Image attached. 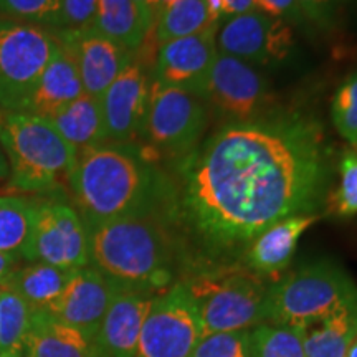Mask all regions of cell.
<instances>
[{
	"instance_id": "cell-1",
	"label": "cell",
	"mask_w": 357,
	"mask_h": 357,
	"mask_svg": "<svg viewBox=\"0 0 357 357\" xmlns=\"http://www.w3.org/2000/svg\"><path fill=\"white\" fill-rule=\"evenodd\" d=\"M166 217L190 273L242 265L273 223L318 215L328 202L333 153L314 116L273 111L225 123L177 160Z\"/></svg>"
},
{
	"instance_id": "cell-2",
	"label": "cell",
	"mask_w": 357,
	"mask_h": 357,
	"mask_svg": "<svg viewBox=\"0 0 357 357\" xmlns=\"http://www.w3.org/2000/svg\"><path fill=\"white\" fill-rule=\"evenodd\" d=\"M68 184L84 223L149 213L166 217L171 197L169 177L137 142H102L79 149Z\"/></svg>"
},
{
	"instance_id": "cell-3",
	"label": "cell",
	"mask_w": 357,
	"mask_h": 357,
	"mask_svg": "<svg viewBox=\"0 0 357 357\" xmlns=\"http://www.w3.org/2000/svg\"><path fill=\"white\" fill-rule=\"evenodd\" d=\"M84 225L89 266L116 287L159 294L176 283L177 270L184 268L181 242L160 213Z\"/></svg>"
},
{
	"instance_id": "cell-4",
	"label": "cell",
	"mask_w": 357,
	"mask_h": 357,
	"mask_svg": "<svg viewBox=\"0 0 357 357\" xmlns=\"http://www.w3.org/2000/svg\"><path fill=\"white\" fill-rule=\"evenodd\" d=\"M0 146L8 159L10 185L24 192L56 190L68 181L78 149L56 131L48 118L0 109Z\"/></svg>"
},
{
	"instance_id": "cell-5",
	"label": "cell",
	"mask_w": 357,
	"mask_h": 357,
	"mask_svg": "<svg viewBox=\"0 0 357 357\" xmlns=\"http://www.w3.org/2000/svg\"><path fill=\"white\" fill-rule=\"evenodd\" d=\"M357 293V284L337 261L316 260L268 288L263 323L310 329Z\"/></svg>"
},
{
	"instance_id": "cell-6",
	"label": "cell",
	"mask_w": 357,
	"mask_h": 357,
	"mask_svg": "<svg viewBox=\"0 0 357 357\" xmlns=\"http://www.w3.org/2000/svg\"><path fill=\"white\" fill-rule=\"evenodd\" d=\"M181 281H184L194 296L204 336L245 331L263 323L270 287L245 265L195 271Z\"/></svg>"
},
{
	"instance_id": "cell-7",
	"label": "cell",
	"mask_w": 357,
	"mask_h": 357,
	"mask_svg": "<svg viewBox=\"0 0 357 357\" xmlns=\"http://www.w3.org/2000/svg\"><path fill=\"white\" fill-rule=\"evenodd\" d=\"M56 45L47 26L0 17V109L25 113Z\"/></svg>"
},
{
	"instance_id": "cell-8",
	"label": "cell",
	"mask_w": 357,
	"mask_h": 357,
	"mask_svg": "<svg viewBox=\"0 0 357 357\" xmlns=\"http://www.w3.org/2000/svg\"><path fill=\"white\" fill-rule=\"evenodd\" d=\"M208 126V106L189 93L153 82L149 109L142 131L146 149L158 155L182 159L199 146Z\"/></svg>"
},
{
	"instance_id": "cell-9",
	"label": "cell",
	"mask_w": 357,
	"mask_h": 357,
	"mask_svg": "<svg viewBox=\"0 0 357 357\" xmlns=\"http://www.w3.org/2000/svg\"><path fill=\"white\" fill-rule=\"evenodd\" d=\"M202 337L197 305L178 280L154 296L134 357H190Z\"/></svg>"
},
{
	"instance_id": "cell-10",
	"label": "cell",
	"mask_w": 357,
	"mask_h": 357,
	"mask_svg": "<svg viewBox=\"0 0 357 357\" xmlns=\"http://www.w3.org/2000/svg\"><path fill=\"white\" fill-rule=\"evenodd\" d=\"M30 263H47L66 270L89 265L88 231L82 215L61 197L35 202Z\"/></svg>"
},
{
	"instance_id": "cell-11",
	"label": "cell",
	"mask_w": 357,
	"mask_h": 357,
	"mask_svg": "<svg viewBox=\"0 0 357 357\" xmlns=\"http://www.w3.org/2000/svg\"><path fill=\"white\" fill-rule=\"evenodd\" d=\"M205 101L227 123H238L270 113L273 96L257 66L218 52Z\"/></svg>"
},
{
	"instance_id": "cell-12",
	"label": "cell",
	"mask_w": 357,
	"mask_h": 357,
	"mask_svg": "<svg viewBox=\"0 0 357 357\" xmlns=\"http://www.w3.org/2000/svg\"><path fill=\"white\" fill-rule=\"evenodd\" d=\"M217 48L253 66L281 63L293 47V30L288 22L257 8L222 20L217 25Z\"/></svg>"
},
{
	"instance_id": "cell-13",
	"label": "cell",
	"mask_w": 357,
	"mask_h": 357,
	"mask_svg": "<svg viewBox=\"0 0 357 357\" xmlns=\"http://www.w3.org/2000/svg\"><path fill=\"white\" fill-rule=\"evenodd\" d=\"M215 35L217 25H211L190 37L158 45L153 82L181 89L205 101L208 79L218 55Z\"/></svg>"
},
{
	"instance_id": "cell-14",
	"label": "cell",
	"mask_w": 357,
	"mask_h": 357,
	"mask_svg": "<svg viewBox=\"0 0 357 357\" xmlns=\"http://www.w3.org/2000/svg\"><path fill=\"white\" fill-rule=\"evenodd\" d=\"M151 88L153 79L149 71L144 60L136 53L131 63L100 96L106 141L134 144L142 139Z\"/></svg>"
},
{
	"instance_id": "cell-15",
	"label": "cell",
	"mask_w": 357,
	"mask_h": 357,
	"mask_svg": "<svg viewBox=\"0 0 357 357\" xmlns=\"http://www.w3.org/2000/svg\"><path fill=\"white\" fill-rule=\"evenodd\" d=\"M53 35L73 58L84 93L89 96L100 98L136 56V52L105 37L93 26L55 30Z\"/></svg>"
},
{
	"instance_id": "cell-16",
	"label": "cell",
	"mask_w": 357,
	"mask_h": 357,
	"mask_svg": "<svg viewBox=\"0 0 357 357\" xmlns=\"http://www.w3.org/2000/svg\"><path fill=\"white\" fill-rule=\"evenodd\" d=\"M118 288L96 268L89 265L78 268L56 301L45 312L96 341L98 329Z\"/></svg>"
},
{
	"instance_id": "cell-17",
	"label": "cell",
	"mask_w": 357,
	"mask_h": 357,
	"mask_svg": "<svg viewBox=\"0 0 357 357\" xmlns=\"http://www.w3.org/2000/svg\"><path fill=\"white\" fill-rule=\"evenodd\" d=\"M154 296L141 289L118 288L96 334L100 357H134Z\"/></svg>"
},
{
	"instance_id": "cell-18",
	"label": "cell",
	"mask_w": 357,
	"mask_h": 357,
	"mask_svg": "<svg viewBox=\"0 0 357 357\" xmlns=\"http://www.w3.org/2000/svg\"><path fill=\"white\" fill-rule=\"evenodd\" d=\"M318 218L319 215H296L268 227L248 245L243 265L261 278L280 275L291 263L301 235Z\"/></svg>"
},
{
	"instance_id": "cell-19",
	"label": "cell",
	"mask_w": 357,
	"mask_h": 357,
	"mask_svg": "<svg viewBox=\"0 0 357 357\" xmlns=\"http://www.w3.org/2000/svg\"><path fill=\"white\" fill-rule=\"evenodd\" d=\"M82 95H84V89L77 65L70 53L58 43L25 113L50 119Z\"/></svg>"
},
{
	"instance_id": "cell-20",
	"label": "cell",
	"mask_w": 357,
	"mask_h": 357,
	"mask_svg": "<svg viewBox=\"0 0 357 357\" xmlns=\"http://www.w3.org/2000/svg\"><path fill=\"white\" fill-rule=\"evenodd\" d=\"M24 357H100L95 339L45 311L33 312Z\"/></svg>"
},
{
	"instance_id": "cell-21",
	"label": "cell",
	"mask_w": 357,
	"mask_h": 357,
	"mask_svg": "<svg viewBox=\"0 0 357 357\" xmlns=\"http://www.w3.org/2000/svg\"><path fill=\"white\" fill-rule=\"evenodd\" d=\"M75 270L58 268L47 263H30L19 266L0 287L17 293L33 312L48 311L63 291Z\"/></svg>"
},
{
	"instance_id": "cell-22",
	"label": "cell",
	"mask_w": 357,
	"mask_h": 357,
	"mask_svg": "<svg viewBox=\"0 0 357 357\" xmlns=\"http://www.w3.org/2000/svg\"><path fill=\"white\" fill-rule=\"evenodd\" d=\"M357 339V293L306 331V357H346Z\"/></svg>"
},
{
	"instance_id": "cell-23",
	"label": "cell",
	"mask_w": 357,
	"mask_h": 357,
	"mask_svg": "<svg viewBox=\"0 0 357 357\" xmlns=\"http://www.w3.org/2000/svg\"><path fill=\"white\" fill-rule=\"evenodd\" d=\"M89 26L131 52L139 50L153 29L132 0H98L95 20Z\"/></svg>"
},
{
	"instance_id": "cell-24",
	"label": "cell",
	"mask_w": 357,
	"mask_h": 357,
	"mask_svg": "<svg viewBox=\"0 0 357 357\" xmlns=\"http://www.w3.org/2000/svg\"><path fill=\"white\" fill-rule=\"evenodd\" d=\"M50 121L56 131L78 151L108 142L100 98L89 96L86 93L50 118Z\"/></svg>"
},
{
	"instance_id": "cell-25",
	"label": "cell",
	"mask_w": 357,
	"mask_h": 357,
	"mask_svg": "<svg viewBox=\"0 0 357 357\" xmlns=\"http://www.w3.org/2000/svg\"><path fill=\"white\" fill-rule=\"evenodd\" d=\"M211 25L215 24L211 20L207 0H177L158 13L147 37L153 38L155 45H160L190 37Z\"/></svg>"
},
{
	"instance_id": "cell-26",
	"label": "cell",
	"mask_w": 357,
	"mask_h": 357,
	"mask_svg": "<svg viewBox=\"0 0 357 357\" xmlns=\"http://www.w3.org/2000/svg\"><path fill=\"white\" fill-rule=\"evenodd\" d=\"M35 223V202L0 197V252L29 260Z\"/></svg>"
},
{
	"instance_id": "cell-27",
	"label": "cell",
	"mask_w": 357,
	"mask_h": 357,
	"mask_svg": "<svg viewBox=\"0 0 357 357\" xmlns=\"http://www.w3.org/2000/svg\"><path fill=\"white\" fill-rule=\"evenodd\" d=\"M33 311L17 293L0 287V356L24 357Z\"/></svg>"
},
{
	"instance_id": "cell-28",
	"label": "cell",
	"mask_w": 357,
	"mask_h": 357,
	"mask_svg": "<svg viewBox=\"0 0 357 357\" xmlns=\"http://www.w3.org/2000/svg\"><path fill=\"white\" fill-rule=\"evenodd\" d=\"M305 328L261 323L250 329L253 357H306Z\"/></svg>"
},
{
	"instance_id": "cell-29",
	"label": "cell",
	"mask_w": 357,
	"mask_h": 357,
	"mask_svg": "<svg viewBox=\"0 0 357 357\" xmlns=\"http://www.w3.org/2000/svg\"><path fill=\"white\" fill-rule=\"evenodd\" d=\"M331 118L341 137L357 151V71L339 84L333 98Z\"/></svg>"
},
{
	"instance_id": "cell-30",
	"label": "cell",
	"mask_w": 357,
	"mask_h": 357,
	"mask_svg": "<svg viewBox=\"0 0 357 357\" xmlns=\"http://www.w3.org/2000/svg\"><path fill=\"white\" fill-rule=\"evenodd\" d=\"M339 185L333 192L331 212L339 218L357 215V151H344L339 158Z\"/></svg>"
},
{
	"instance_id": "cell-31",
	"label": "cell",
	"mask_w": 357,
	"mask_h": 357,
	"mask_svg": "<svg viewBox=\"0 0 357 357\" xmlns=\"http://www.w3.org/2000/svg\"><path fill=\"white\" fill-rule=\"evenodd\" d=\"M190 357H253L250 329L204 336Z\"/></svg>"
},
{
	"instance_id": "cell-32",
	"label": "cell",
	"mask_w": 357,
	"mask_h": 357,
	"mask_svg": "<svg viewBox=\"0 0 357 357\" xmlns=\"http://www.w3.org/2000/svg\"><path fill=\"white\" fill-rule=\"evenodd\" d=\"M58 0H0V12L8 19L53 26Z\"/></svg>"
},
{
	"instance_id": "cell-33",
	"label": "cell",
	"mask_w": 357,
	"mask_h": 357,
	"mask_svg": "<svg viewBox=\"0 0 357 357\" xmlns=\"http://www.w3.org/2000/svg\"><path fill=\"white\" fill-rule=\"evenodd\" d=\"M98 0H58L53 29L75 30L89 26L95 20Z\"/></svg>"
},
{
	"instance_id": "cell-34",
	"label": "cell",
	"mask_w": 357,
	"mask_h": 357,
	"mask_svg": "<svg viewBox=\"0 0 357 357\" xmlns=\"http://www.w3.org/2000/svg\"><path fill=\"white\" fill-rule=\"evenodd\" d=\"M306 22L323 29H331L337 24L344 0H298Z\"/></svg>"
},
{
	"instance_id": "cell-35",
	"label": "cell",
	"mask_w": 357,
	"mask_h": 357,
	"mask_svg": "<svg viewBox=\"0 0 357 357\" xmlns=\"http://www.w3.org/2000/svg\"><path fill=\"white\" fill-rule=\"evenodd\" d=\"M255 8L268 15L276 17L288 24H303L305 15H303L298 0H255Z\"/></svg>"
},
{
	"instance_id": "cell-36",
	"label": "cell",
	"mask_w": 357,
	"mask_h": 357,
	"mask_svg": "<svg viewBox=\"0 0 357 357\" xmlns=\"http://www.w3.org/2000/svg\"><path fill=\"white\" fill-rule=\"evenodd\" d=\"M255 8V0H223V20Z\"/></svg>"
},
{
	"instance_id": "cell-37",
	"label": "cell",
	"mask_w": 357,
	"mask_h": 357,
	"mask_svg": "<svg viewBox=\"0 0 357 357\" xmlns=\"http://www.w3.org/2000/svg\"><path fill=\"white\" fill-rule=\"evenodd\" d=\"M20 258L7 255V253L0 252V284H3L8 280L13 271L20 266Z\"/></svg>"
},
{
	"instance_id": "cell-38",
	"label": "cell",
	"mask_w": 357,
	"mask_h": 357,
	"mask_svg": "<svg viewBox=\"0 0 357 357\" xmlns=\"http://www.w3.org/2000/svg\"><path fill=\"white\" fill-rule=\"evenodd\" d=\"M136 3V7L139 8V12L142 13L147 24L151 26L154 25L155 20V12H154V0H132Z\"/></svg>"
},
{
	"instance_id": "cell-39",
	"label": "cell",
	"mask_w": 357,
	"mask_h": 357,
	"mask_svg": "<svg viewBox=\"0 0 357 357\" xmlns=\"http://www.w3.org/2000/svg\"><path fill=\"white\" fill-rule=\"evenodd\" d=\"M8 174H10V169H8L6 153H3L2 146H0V181H3V178H6Z\"/></svg>"
},
{
	"instance_id": "cell-40",
	"label": "cell",
	"mask_w": 357,
	"mask_h": 357,
	"mask_svg": "<svg viewBox=\"0 0 357 357\" xmlns=\"http://www.w3.org/2000/svg\"><path fill=\"white\" fill-rule=\"evenodd\" d=\"M174 2H177V0H154V12H155V17H158V13L160 10H164V8L172 6Z\"/></svg>"
},
{
	"instance_id": "cell-41",
	"label": "cell",
	"mask_w": 357,
	"mask_h": 357,
	"mask_svg": "<svg viewBox=\"0 0 357 357\" xmlns=\"http://www.w3.org/2000/svg\"><path fill=\"white\" fill-rule=\"evenodd\" d=\"M346 357H357V339L351 344V347H349V351H347Z\"/></svg>"
},
{
	"instance_id": "cell-42",
	"label": "cell",
	"mask_w": 357,
	"mask_h": 357,
	"mask_svg": "<svg viewBox=\"0 0 357 357\" xmlns=\"http://www.w3.org/2000/svg\"><path fill=\"white\" fill-rule=\"evenodd\" d=\"M0 357H7V356H0Z\"/></svg>"
}]
</instances>
